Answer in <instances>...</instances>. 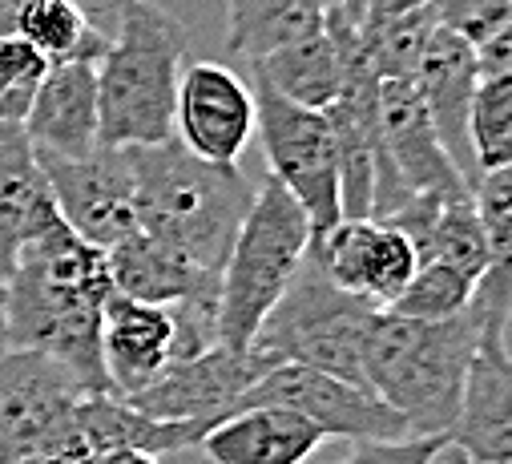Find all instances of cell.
Returning <instances> with one entry per match:
<instances>
[{
	"label": "cell",
	"mask_w": 512,
	"mask_h": 464,
	"mask_svg": "<svg viewBox=\"0 0 512 464\" xmlns=\"http://www.w3.org/2000/svg\"><path fill=\"white\" fill-rule=\"evenodd\" d=\"M113 295L105 251L65 222L33 239L0 283L5 343L57 360L85 392H109L101 364V319Z\"/></svg>",
	"instance_id": "cell-1"
},
{
	"label": "cell",
	"mask_w": 512,
	"mask_h": 464,
	"mask_svg": "<svg viewBox=\"0 0 512 464\" xmlns=\"http://www.w3.org/2000/svg\"><path fill=\"white\" fill-rule=\"evenodd\" d=\"M121 150L130 158L142 235L222 275L234 235L254 202V186L246 182V174L238 166H218L190 154L178 138Z\"/></svg>",
	"instance_id": "cell-2"
},
{
	"label": "cell",
	"mask_w": 512,
	"mask_h": 464,
	"mask_svg": "<svg viewBox=\"0 0 512 464\" xmlns=\"http://www.w3.org/2000/svg\"><path fill=\"white\" fill-rule=\"evenodd\" d=\"M480 347V315L408 319L379 311L363 347V384L408 420L412 436H452L468 364Z\"/></svg>",
	"instance_id": "cell-3"
},
{
	"label": "cell",
	"mask_w": 512,
	"mask_h": 464,
	"mask_svg": "<svg viewBox=\"0 0 512 464\" xmlns=\"http://www.w3.org/2000/svg\"><path fill=\"white\" fill-rule=\"evenodd\" d=\"M186 29L154 0H117L113 37L97 61L101 146H158L174 138Z\"/></svg>",
	"instance_id": "cell-4"
},
{
	"label": "cell",
	"mask_w": 512,
	"mask_h": 464,
	"mask_svg": "<svg viewBox=\"0 0 512 464\" xmlns=\"http://www.w3.org/2000/svg\"><path fill=\"white\" fill-rule=\"evenodd\" d=\"M311 239V218L275 178L254 186V202L238 226L218 283V343H254L263 319L295 283Z\"/></svg>",
	"instance_id": "cell-5"
},
{
	"label": "cell",
	"mask_w": 512,
	"mask_h": 464,
	"mask_svg": "<svg viewBox=\"0 0 512 464\" xmlns=\"http://www.w3.org/2000/svg\"><path fill=\"white\" fill-rule=\"evenodd\" d=\"M379 311L383 307L335 287L315 247H307V259L295 283L263 319L250 347H263L279 364H303V368L363 384V347L371 339Z\"/></svg>",
	"instance_id": "cell-6"
},
{
	"label": "cell",
	"mask_w": 512,
	"mask_h": 464,
	"mask_svg": "<svg viewBox=\"0 0 512 464\" xmlns=\"http://www.w3.org/2000/svg\"><path fill=\"white\" fill-rule=\"evenodd\" d=\"M254 97H259V126H254V134L263 142L267 170L303 206L315 235H323L343 218L339 146L327 113L295 105L263 85H254Z\"/></svg>",
	"instance_id": "cell-7"
},
{
	"label": "cell",
	"mask_w": 512,
	"mask_h": 464,
	"mask_svg": "<svg viewBox=\"0 0 512 464\" xmlns=\"http://www.w3.org/2000/svg\"><path fill=\"white\" fill-rule=\"evenodd\" d=\"M279 360L263 347H230L214 343L206 352L170 364L154 384H146L130 400L138 412L154 420H222L242 408L246 392L259 384Z\"/></svg>",
	"instance_id": "cell-8"
},
{
	"label": "cell",
	"mask_w": 512,
	"mask_h": 464,
	"mask_svg": "<svg viewBox=\"0 0 512 464\" xmlns=\"http://www.w3.org/2000/svg\"><path fill=\"white\" fill-rule=\"evenodd\" d=\"M85 392L57 360L41 352H0V464H17L53 448Z\"/></svg>",
	"instance_id": "cell-9"
},
{
	"label": "cell",
	"mask_w": 512,
	"mask_h": 464,
	"mask_svg": "<svg viewBox=\"0 0 512 464\" xmlns=\"http://www.w3.org/2000/svg\"><path fill=\"white\" fill-rule=\"evenodd\" d=\"M41 158L53 202L73 235L109 251L138 230L130 158L121 146H97L85 158Z\"/></svg>",
	"instance_id": "cell-10"
},
{
	"label": "cell",
	"mask_w": 512,
	"mask_h": 464,
	"mask_svg": "<svg viewBox=\"0 0 512 464\" xmlns=\"http://www.w3.org/2000/svg\"><path fill=\"white\" fill-rule=\"evenodd\" d=\"M250 404H279L291 408L299 416H307L311 424H319L327 436H343V440H388V436H412L408 420L383 404L371 388L303 368V364H275L259 384H254L242 400V408Z\"/></svg>",
	"instance_id": "cell-11"
},
{
	"label": "cell",
	"mask_w": 512,
	"mask_h": 464,
	"mask_svg": "<svg viewBox=\"0 0 512 464\" xmlns=\"http://www.w3.org/2000/svg\"><path fill=\"white\" fill-rule=\"evenodd\" d=\"M259 126V97L222 61H190L178 81L174 138L218 166H238Z\"/></svg>",
	"instance_id": "cell-12"
},
{
	"label": "cell",
	"mask_w": 512,
	"mask_h": 464,
	"mask_svg": "<svg viewBox=\"0 0 512 464\" xmlns=\"http://www.w3.org/2000/svg\"><path fill=\"white\" fill-rule=\"evenodd\" d=\"M323 271L335 287L388 311L412 283L420 255L396 222L383 218H339L331 230L311 239Z\"/></svg>",
	"instance_id": "cell-13"
},
{
	"label": "cell",
	"mask_w": 512,
	"mask_h": 464,
	"mask_svg": "<svg viewBox=\"0 0 512 464\" xmlns=\"http://www.w3.org/2000/svg\"><path fill=\"white\" fill-rule=\"evenodd\" d=\"M101 364L113 396H134L178 364V303L109 295L101 319Z\"/></svg>",
	"instance_id": "cell-14"
},
{
	"label": "cell",
	"mask_w": 512,
	"mask_h": 464,
	"mask_svg": "<svg viewBox=\"0 0 512 464\" xmlns=\"http://www.w3.org/2000/svg\"><path fill=\"white\" fill-rule=\"evenodd\" d=\"M508 327L480 323V347L468 364L452 444L472 464L512 460V356L504 347Z\"/></svg>",
	"instance_id": "cell-15"
},
{
	"label": "cell",
	"mask_w": 512,
	"mask_h": 464,
	"mask_svg": "<svg viewBox=\"0 0 512 464\" xmlns=\"http://www.w3.org/2000/svg\"><path fill=\"white\" fill-rule=\"evenodd\" d=\"M428 113H432V126L444 142V150L452 154V162L460 166V174L468 178V186L476 190L480 170L472 158V142H468V109H472V93L480 85V61H476V45L444 25L432 29L420 65L412 73Z\"/></svg>",
	"instance_id": "cell-16"
},
{
	"label": "cell",
	"mask_w": 512,
	"mask_h": 464,
	"mask_svg": "<svg viewBox=\"0 0 512 464\" xmlns=\"http://www.w3.org/2000/svg\"><path fill=\"white\" fill-rule=\"evenodd\" d=\"M25 134L45 158H85L101 146V113H97V65L57 61L49 65L29 113Z\"/></svg>",
	"instance_id": "cell-17"
},
{
	"label": "cell",
	"mask_w": 512,
	"mask_h": 464,
	"mask_svg": "<svg viewBox=\"0 0 512 464\" xmlns=\"http://www.w3.org/2000/svg\"><path fill=\"white\" fill-rule=\"evenodd\" d=\"M57 222L65 218L25 126L0 122V283L9 279L17 255Z\"/></svg>",
	"instance_id": "cell-18"
},
{
	"label": "cell",
	"mask_w": 512,
	"mask_h": 464,
	"mask_svg": "<svg viewBox=\"0 0 512 464\" xmlns=\"http://www.w3.org/2000/svg\"><path fill=\"white\" fill-rule=\"evenodd\" d=\"M327 432L279 404H250L206 428L198 452L210 464H307Z\"/></svg>",
	"instance_id": "cell-19"
},
{
	"label": "cell",
	"mask_w": 512,
	"mask_h": 464,
	"mask_svg": "<svg viewBox=\"0 0 512 464\" xmlns=\"http://www.w3.org/2000/svg\"><path fill=\"white\" fill-rule=\"evenodd\" d=\"M109 279L117 295H130L142 303H190V299H214L218 303V271H206L178 255L174 247L134 230L130 239L105 251Z\"/></svg>",
	"instance_id": "cell-20"
},
{
	"label": "cell",
	"mask_w": 512,
	"mask_h": 464,
	"mask_svg": "<svg viewBox=\"0 0 512 464\" xmlns=\"http://www.w3.org/2000/svg\"><path fill=\"white\" fill-rule=\"evenodd\" d=\"M250 85H263L307 109H327L343 89V53L323 29L315 37H303L250 61Z\"/></svg>",
	"instance_id": "cell-21"
},
{
	"label": "cell",
	"mask_w": 512,
	"mask_h": 464,
	"mask_svg": "<svg viewBox=\"0 0 512 464\" xmlns=\"http://www.w3.org/2000/svg\"><path fill=\"white\" fill-rule=\"evenodd\" d=\"M319 0H226V53L259 61L283 45L323 33Z\"/></svg>",
	"instance_id": "cell-22"
},
{
	"label": "cell",
	"mask_w": 512,
	"mask_h": 464,
	"mask_svg": "<svg viewBox=\"0 0 512 464\" xmlns=\"http://www.w3.org/2000/svg\"><path fill=\"white\" fill-rule=\"evenodd\" d=\"M13 33L25 37L49 65H57V61L97 65L109 49V33H101L93 25V17L77 0H21Z\"/></svg>",
	"instance_id": "cell-23"
},
{
	"label": "cell",
	"mask_w": 512,
	"mask_h": 464,
	"mask_svg": "<svg viewBox=\"0 0 512 464\" xmlns=\"http://www.w3.org/2000/svg\"><path fill=\"white\" fill-rule=\"evenodd\" d=\"M436 25L440 21H436L432 5L412 9V13H392V17H367L359 25V45H363V57H367L371 73L379 81L412 77Z\"/></svg>",
	"instance_id": "cell-24"
},
{
	"label": "cell",
	"mask_w": 512,
	"mask_h": 464,
	"mask_svg": "<svg viewBox=\"0 0 512 464\" xmlns=\"http://www.w3.org/2000/svg\"><path fill=\"white\" fill-rule=\"evenodd\" d=\"M468 142L480 174L512 166V77H480L468 109Z\"/></svg>",
	"instance_id": "cell-25"
},
{
	"label": "cell",
	"mask_w": 512,
	"mask_h": 464,
	"mask_svg": "<svg viewBox=\"0 0 512 464\" xmlns=\"http://www.w3.org/2000/svg\"><path fill=\"white\" fill-rule=\"evenodd\" d=\"M480 279H472L460 267L448 263H420L412 283L400 291V299L388 307L392 315H408V319H448L460 315L472 303Z\"/></svg>",
	"instance_id": "cell-26"
},
{
	"label": "cell",
	"mask_w": 512,
	"mask_h": 464,
	"mask_svg": "<svg viewBox=\"0 0 512 464\" xmlns=\"http://www.w3.org/2000/svg\"><path fill=\"white\" fill-rule=\"evenodd\" d=\"M49 61L17 33H0V122H25Z\"/></svg>",
	"instance_id": "cell-27"
},
{
	"label": "cell",
	"mask_w": 512,
	"mask_h": 464,
	"mask_svg": "<svg viewBox=\"0 0 512 464\" xmlns=\"http://www.w3.org/2000/svg\"><path fill=\"white\" fill-rule=\"evenodd\" d=\"M472 198H476V214L484 222L492 263L512 267V166L480 174Z\"/></svg>",
	"instance_id": "cell-28"
},
{
	"label": "cell",
	"mask_w": 512,
	"mask_h": 464,
	"mask_svg": "<svg viewBox=\"0 0 512 464\" xmlns=\"http://www.w3.org/2000/svg\"><path fill=\"white\" fill-rule=\"evenodd\" d=\"M452 436H388V440H351V452L331 464H436Z\"/></svg>",
	"instance_id": "cell-29"
},
{
	"label": "cell",
	"mask_w": 512,
	"mask_h": 464,
	"mask_svg": "<svg viewBox=\"0 0 512 464\" xmlns=\"http://www.w3.org/2000/svg\"><path fill=\"white\" fill-rule=\"evenodd\" d=\"M432 13L444 29L468 37L472 45H480L488 33H496L512 17L504 0H432Z\"/></svg>",
	"instance_id": "cell-30"
},
{
	"label": "cell",
	"mask_w": 512,
	"mask_h": 464,
	"mask_svg": "<svg viewBox=\"0 0 512 464\" xmlns=\"http://www.w3.org/2000/svg\"><path fill=\"white\" fill-rule=\"evenodd\" d=\"M480 77H512V17L476 45Z\"/></svg>",
	"instance_id": "cell-31"
},
{
	"label": "cell",
	"mask_w": 512,
	"mask_h": 464,
	"mask_svg": "<svg viewBox=\"0 0 512 464\" xmlns=\"http://www.w3.org/2000/svg\"><path fill=\"white\" fill-rule=\"evenodd\" d=\"M89 464H162L158 452H142V448H109L101 456H93Z\"/></svg>",
	"instance_id": "cell-32"
},
{
	"label": "cell",
	"mask_w": 512,
	"mask_h": 464,
	"mask_svg": "<svg viewBox=\"0 0 512 464\" xmlns=\"http://www.w3.org/2000/svg\"><path fill=\"white\" fill-rule=\"evenodd\" d=\"M432 0H371L367 5V17H392V13H412V9H424ZM363 17V21H367Z\"/></svg>",
	"instance_id": "cell-33"
},
{
	"label": "cell",
	"mask_w": 512,
	"mask_h": 464,
	"mask_svg": "<svg viewBox=\"0 0 512 464\" xmlns=\"http://www.w3.org/2000/svg\"><path fill=\"white\" fill-rule=\"evenodd\" d=\"M367 5L371 0H335V9L351 21V25H363V17H367Z\"/></svg>",
	"instance_id": "cell-34"
},
{
	"label": "cell",
	"mask_w": 512,
	"mask_h": 464,
	"mask_svg": "<svg viewBox=\"0 0 512 464\" xmlns=\"http://www.w3.org/2000/svg\"><path fill=\"white\" fill-rule=\"evenodd\" d=\"M436 464H472V460H468V456H464V452H460L456 444H448V448H444V452L436 456Z\"/></svg>",
	"instance_id": "cell-35"
},
{
	"label": "cell",
	"mask_w": 512,
	"mask_h": 464,
	"mask_svg": "<svg viewBox=\"0 0 512 464\" xmlns=\"http://www.w3.org/2000/svg\"><path fill=\"white\" fill-rule=\"evenodd\" d=\"M17 464H57L53 456H29V460H17Z\"/></svg>",
	"instance_id": "cell-36"
},
{
	"label": "cell",
	"mask_w": 512,
	"mask_h": 464,
	"mask_svg": "<svg viewBox=\"0 0 512 464\" xmlns=\"http://www.w3.org/2000/svg\"><path fill=\"white\" fill-rule=\"evenodd\" d=\"M319 5H323V9H327V13H331V9H335V0H319Z\"/></svg>",
	"instance_id": "cell-37"
},
{
	"label": "cell",
	"mask_w": 512,
	"mask_h": 464,
	"mask_svg": "<svg viewBox=\"0 0 512 464\" xmlns=\"http://www.w3.org/2000/svg\"><path fill=\"white\" fill-rule=\"evenodd\" d=\"M504 5H508V9H512V0H504Z\"/></svg>",
	"instance_id": "cell-38"
},
{
	"label": "cell",
	"mask_w": 512,
	"mask_h": 464,
	"mask_svg": "<svg viewBox=\"0 0 512 464\" xmlns=\"http://www.w3.org/2000/svg\"><path fill=\"white\" fill-rule=\"evenodd\" d=\"M508 464H512V460H508Z\"/></svg>",
	"instance_id": "cell-39"
}]
</instances>
